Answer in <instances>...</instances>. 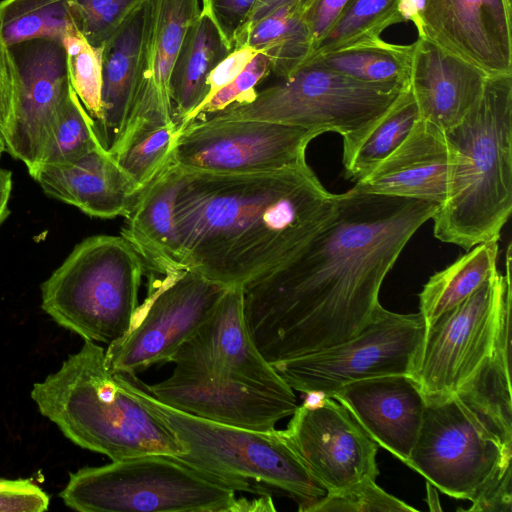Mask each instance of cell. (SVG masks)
Masks as SVG:
<instances>
[{"instance_id":"1","label":"cell","mask_w":512,"mask_h":512,"mask_svg":"<svg viewBox=\"0 0 512 512\" xmlns=\"http://www.w3.org/2000/svg\"><path fill=\"white\" fill-rule=\"evenodd\" d=\"M432 202L338 194L334 214L293 256L243 287L244 314L271 365L347 341L382 308L383 281Z\"/></svg>"},{"instance_id":"2","label":"cell","mask_w":512,"mask_h":512,"mask_svg":"<svg viewBox=\"0 0 512 512\" xmlns=\"http://www.w3.org/2000/svg\"><path fill=\"white\" fill-rule=\"evenodd\" d=\"M337 199L307 162L242 174L181 169L174 202L179 267L244 287L293 256L332 217Z\"/></svg>"},{"instance_id":"3","label":"cell","mask_w":512,"mask_h":512,"mask_svg":"<svg viewBox=\"0 0 512 512\" xmlns=\"http://www.w3.org/2000/svg\"><path fill=\"white\" fill-rule=\"evenodd\" d=\"M420 433L407 466L444 494L473 501L511 469L510 343L456 392L425 397Z\"/></svg>"},{"instance_id":"4","label":"cell","mask_w":512,"mask_h":512,"mask_svg":"<svg viewBox=\"0 0 512 512\" xmlns=\"http://www.w3.org/2000/svg\"><path fill=\"white\" fill-rule=\"evenodd\" d=\"M444 135L449 179L431 218L435 237L466 250L498 241L512 211V74L488 75L479 100Z\"/></svg>"},{"instance_id":"5","label":"cell","mask_w":512,"mask_h":512,"mask_svg":"<svg viewBox=\"0 0 512 512\" xmlns=\"http://www.w3.org/2000/svg\"><path fill=\"white\" fill-rule=\"evenodd\" d=\"M30 395L66 438L112 461L176 458L187 451L165 423L120 385L96 342L84 340L56 372L33 384Z\"/></svg>"},{"instance_id":"6","label":"cell","mask_w":512,"mask_h":512,"mask_svg":"<svg viewBox=\"0 0 512 512\" xmlns=\"http://www.w3.org/2000/svg\"><path fill=\"white\" fill-rule=\"evenodd\" d=\"M120 385L165 423L186 448L176 457L235 491L271 495L280 490L306 512L326 495L281 430L257 431L206 420L153 397L135 375L114 374Z\"/></svg>"},{"instance_id":"7","label":"cell","mask_w":512,"mask_h":512,"mask_svg":"<svg viewBox=\"0 0 512 512\" xmlns=\"http://www.w3.org/2000/svg\"><path fill=\"white\" fill-rule=\"evenodd\" d=\"M145 269L122 236L85 238L41 284V308L84 340L109 345L132 324Z\"/></svg>"},{"instance_id":"8","label":"cell","mask_w":512,"mask_h":512,"mask_svg":"<svg viewBox=\"0 0 512 512\" xmlns=\"http://www.w3.org/2000/svg\"><path fill=\"white\" fill-rule=\"evenodd\" d=\"M409 87L364 83L307 60L290 77L257 91L255 98L204 118L260 120L342 137L346 167L370 130Z\"/></svg>"},{"instance_id":"9","label":"cell","mask_w":512,"mask_h":512,"mask_svg":"<svg viewBox=\"0 0 512 512\" xmlns=\"http://www.w3.org/2000/svg\"><path fill=\"white\" fill-rule=\"evenodd\" d=\"M236 492L174 457L145 455L70 473L59 496L80 512H247Z\"/></svg>"},{"instance_id":"10","label":"cell","mask_w":512,"mask_h":512,"mask_svg":"<svg viewBox=\"0 0 512 512\" xmlns=\"http://www.w3.org/2000/svg\"><path fill=\"white\" fill-rule=\"evenodd\" d=\"M498 269L476 292L426 326L410 376L425 397L456 392L510 334L511 244Z\"/></svg>"},{"instance_id":"11","label":"cell","mask_w":512,"mask_h":512,"mask_svg":"<svg viewBox=\"0 0 512 512\" xmlns=\"http://www.w3.org/2000/svg\"><path fill=\"white\" fill-rule=\"evenodd\" d=\"M425 328L419 312L400 314L382 307L376 318L353 338L272 366L293 390L332 397L355 381L410 375Z\"/></svg>"},{"instance_id":"12","label":"cell","mask_w":512,"mask_h":512,"mask_svg":"<svg viewBox=\"0 0 512 512\" xmlns=\"http://www.w3.org/2000/svg\"><path fill=\"white\" fill-rule=\"evenodd\" d=\"M228 288L190 269L155 279L129 330L105 350L109 370L136 375L152 365L171 362Z\"/></svg>"},{"instance_id":"13","label":"cell","mask_w":512,"mask_h":512,"mask_svg":"<svg viewBox=\"0 0 512 512\" xmlns=\"http://www.w3.org/2000/svg\"><path fill=\"white\" fill-rule=\"evenodd\" d=\"M317 136L268 121L198 118L181 127L171 162L214 174L277 171L306 163L307 146Z\"/></svg>"},{"instance_id":"14","label":"cell","mask_w":512,"mask_h":512,"mask_svg":"<svg viewBox=\"0 0 512 512\" xmlns=\"http://www.w3.org/2000/svg\"><path fill=\"white\" fill-rule=\"evenodd\" d=\"M298 405L282 435L327 493L376 480L378 444L332 397Z\"/></svg>"},{"instance_id":"15","label":"cell","mask_w":512,"mask_h":512,"mask_svg":"<svg viewBox=\"0 0 512 512\" xmlns=\"http://www.w3.org/2000/svg\"><path fill=\"white\" fill-rule=\"evenodd\" d=\"M176 367L245 384L287 399L294 390L260 353L244 314L243 287H229L208 318L173 356Z\"/></svg>"},{"instance_id":"16","label":"cell","mask_w":512,"mask_h":512,"mask_svg":"<svg viewBox=\"0 0 512 512\" xmlns=\"http://www.w3.org/2000/svg\"><path fill=\"white\" fill-rule=\"evenodd\" d=\"M418 36L480 68L512 74V0H402Z\"/></svg>"},{"instance_id":"17","label":"cell","mask_w":512,"mask_h":512,"mask_svg":"<svg viewBox=\"0 0 512 512\" xmlns=\"http://www.w3.org/2000/svg\"><path fill=\"white\" fill-rule=\"evenodd\" d=\"M17 97L4 135L5 151L32 173L40 164L70 82L62 42L34 39L14 45Z\"/></svg>"},{"instance_id":"18","label":"cell","mask_w":512,"mask_h":512,"mask_svg":"<svg viewBox=\"0 0 512 512\" xmlns=\"http://www.w3.org/2000/svg\"><path fill=\"white\" fill-rule=\"evenodd\" d=\"M200 2L147 0L137 90L126 125L114 147L139 129L177 122L170 98V78L185 34L201 11Z\"/></svg>"},{"instance_id":"19","label":"cell","mask_w":512,"mask_h":512,"mask_svg":"<svg viewBox=\"0 0 512 512\" xmlns=\"http://www.w3.org/2000/svg\"><path fill=\"white\" fill-rule=\"evenodd\" d=\"M162 403L226 425L272 431L291 416L297 399L269 394L238 382L221 381L175 366L164 381L145 386Z\"/></svg>"},{"instance_id":"20","label":"cell","mask_w":512,"mask_h":512,"mask_svg":"<svg viewBox=\"0 0 512 512\" xmlns=\"http://www.w3.org/2000/svg\"><path fill=\"white\" fill-rule=\"evenodd\" d=\"M332 398L344 405L367 434L404 464L423 422L426 398L409 374L352 382Z\"/></svg>"},{"instance_id":"21","label":"cell","mask_w":512,"mask_h":512,"mask_svg":"<svg viewBox=\"0 0 512 512\" xmlns=\"http://www.w3.org/2000/svg\"><path fill=\"white\" fill-rule=\"evenodd\" d=\"M449 167L444 131L419 119L405 140L368 175L355 182L353 188L439 206L446 198Z\"/></svg>"},{"instance_id":"22","label":"cell","mask_w":512,"mask_h":512,"mask_svg":"<svg viewBox=\"0 0 512 512\" xmlns=\"http://www.w3.org/2000/svg\"><path fill=\"white\" fill-rule=\"evenodd\" d=\"M30 176L48 196L98 218H127L141 194L104 147L67 163L40 165Z\"/></svg>"},{"instance_id":"23","label":"cell","mask_w":512,"mask_h":512,"mask_svg":"<svg viewBox=\"0 0 512 512\" xmlns=\"http://www.w3.org/2000/svg\"><path fill=\"white\" fill-rule=\"evenodd\" d=\"M488 74L432 41L413 42L409 88L420 119L445 131L457 125L481 97Z\"/></svg>"},{"instance_id":"24","label":"cell","mask_w":512,"mask_h":512,"mask_svg":"<svg viewBox=\"0 0 512 512\" xmlns=\"http://www.w3.org/2000/svg\"><path fill=\"white\" fill-rule=\"evenodd\" d=\"M147 18V0L103 46L102 119L95 124L109 152L118 141L134 102Z\"/></svg>"},{"instance_id":"25","label":"cell","mask_w":512,"mask_h":512,"mask_svg":"<svg viewBox=\"0 0 512 512\" xmlns=\"http://www.w3.org/2000/svg\"><path fill=\"white\" fill-rule=\"evenodd\" d=\"M181 169L170 163L141 192L121 236L142 258L146 268L160 274L181 270L174 220V202Z\"/></svg>"},{"instance_id":"26","label":"cell","mask_w":512,"mask_h":512,"mask_svg":"<svg viewBox=\"0 0 512 512\" xmlns=\"http://www.w3.org/2000/svg\"><path fill=\"white\" fill-rule=\"evenodd\" d=\"M233 49L202 10L190 24L170 78L175 120L181 125L208 94L207 79Z\"/></svg>"},{"instance_id":"27","label":"cell","mask_w":512,"mask_h":512,"mask_svg":"<svg viewBox=\"0 0 512 512\" xmlns=\"http://www.w3.org/2000/svg\"><path fill=\"white\" fill-rule=\"evenodd\" d=\"M248 45L264 53L271 73L290 77L310 57L312 41L304 10L296 5L281 6L242 29L234 47Z\"/></svg>"},{"instance_id":"28","label":"cell","mask_w":512,"mask_h":512,"mask_svg":"<svg viewBox=\"0 0 512 512\" xmlns=\"http://www.w3.org/2000/svg\"><path fill=\"white\" fill-rule=\"evenodd\" d=\"M434 273L419 293V313L428 326L476 292L497 270L498 241L480 243Z\"/></svg>"},{"instance_id":"29","label":"cell","mask_w":512,"mask_h":512,"mask_svg":"<svg viewBox=\"0 0 512 512\" xmlns=\"http://www.w3.org/2000/svg\"><path fill=\"white\" fill-rule=\"evenodd\" d=\"M412 57L413 43L396 44L380 38L308 60L360 82L409 87Z\"/></svg>"},{"instance_id":"30","label":"cell","mask_w":512,"mask_h":512,"mask_svg":"<svg viewBox=\"0 0 512 512\" xmlns=\"http://www.w3.org/2000/svg\"><path fill=\"white\" fill-rule=\"evenodd\" d=\"M71 0H1L0 34L12 47L34 39L63 38L77 28Z\"/></svg>"},{"instance_id":"31","label":"cell","mask_w":512,"mask_h":512,"mask_svg":"<svg viewBox=\"0 0 512 512\" xmlns=\"http://www.w3.org/2000/svg\"><path fill=\"white\" fill-rule=\"evenodd\" d=\"M402 22V0H351L308 59L380 39Z\"/></svg>"},{"instance_id":"32","label":"cell","mask_w":512,"mask_h":512,"mask_svg":"<svg viewBox=\"0 0 512 512\" xmlns=\"http://www.w3.org/2000/svg\"><path fill=\"white\" fill-rule=\"evenodd\" d=\"M180 130L177 122L139 129L109 153L142 192L170 163Z\"/></svg>"},{"instance_id":"33","label":"cell","mask_w":512,"mask_h":512,"mask_svg":"<svg viewBox=\"0 0 512 512\" xmlns=\"http://www.w3.org/2000/svg\"><path fill=\"white\" fill-rule=\"evenodd\" d=\"M419 119L418 107L408 88L362 140L345 167L346 177L357 182L368 175L405 140Z\"/></svg>"},{"instance_id":"34","label":"cell","mask_w":512,"mask_h":512,"mask_svg":"<svg viewBox=\"0 0 512 512\" xmlns=\"http://www.w3.org/2000/svg\"><path fill=\"white\" fill-rule=\"evenodd\" d=\"M103 147L89 115L71 84L52 125L40 165L62 164Z\"/></svg>"},{"instance_id":"35","label":"cell","mask_w":512,"mask_h":512,"mask_svg":"<svg viewBox=\"0 0 512 512\" xmlns=\"http://www.w3.org/2000/svg\"><path fill=\"white\" fill-rule=\"evenodd\" d=\"M69 82L95 124L102 119L103 47L91 45L78 28L62 40Z\"/></svg>"},{"instance_id":"36","label":"cell","mask_w":512,"mask_h":512,"mask_svg":"<svg viewBox=\"0 0 512 512\" xmlns=\"http://www.w3.org/2000/svg\"><path fill=\"white\" fill-rule=\"evenodd\" d=\"M146 0H71L74 22L95 47H103Z\"/></svg>"},{"instance_id":"37","label":"cell","mask_w":512,"mask_h":512,"mask_svg":"<svg viewBox=\"0 0 512 512\" xmlns=\"http://www.w3.org/2000/svg\"><path fill=\"white\" fill-rule=\"evenodd\" d=\"M410 512L416 509L380 488L376 480H366L326 495L306 512Z\"/></svg>"},{"instance_id":"38","label":"cell","mask_w":512,"mask_h":512,"mask_svg":"<svg viewBox=\"0 0 512 512\" xmlns=\"http://www.w3.org/2000/svg\"><path fill=\"white\" fill-rule=\"evenodd\" d=\"M270 73L271 65L268 57L262 52L257 53L233 81L201 103L180 126L218 113L229 106L252 101L257 94L256 86Z\"/></svg>"},{"instance_id":"39","label":"cell","mask_w":512,"mask_h":512,"mask_svg":"<svg viewBox=\"0 0 512 512\" xmlns=\"http://www.w3.org/2000/svg\"><path fill=\"white\" fill-rule=\"evenodd\" d=\"M258 0H201V10L211 17L227 44L235 40L247 24Z\"/></svg>"},{"instance_id":"40","label":"cell","mask_w":512,"mask_h":512,"mask_svg":"<svg viewBox=\"0 0 512 512\" xmlns=\"http://www.w3.org/2000/svg\"><path fill=\"white\" fill-rule=\"evenodd\" d=\"M49 504L47 493L30 479L0 478V512H43Z\"/></svg>"},{"instance_id":"41","label":"cell","mask_w":512,"mask_h":512,"mask_svg":"<svg viewBox=\"0 0 512 512\" xmlns=\"http://www.w3.org/2000/svg\"><path fill=\"white\" fill-rule=\"evenodd\" d=\"M18 85L19 75L13 53L0 34V138L2 140L17 97Z\"/></svg>"},{"instance_id":"42","label":"cell","mask_w":512,"mask_h":512,"mask_svg":"<svg viewBox=\"0 0 512 512\" xmlns=\"http://www.w3.org/2000/svg\"><path fill=\"white\" fill-rule=\"evenodd\" d=\"M259 52L248 45L234 47L209 74L207 79L208 94L203 102L233 81Z\"/></svg>"},{"instance_id":"43","label":"cell","mask_w":512,"mask_h":512,"mask_svg":"<svg viewBox=\"0 0 512 512\" xmlns=\"http://www.w3.org/2000/svg\"><path fill=\"white\" fill-rule=\"evenodd\" d=\"M350 1L351 0H315L305 10L304 18L310 32L312 52Z\"/></svg>"},{"instance_id":"44","label":"cell","mask_w":512,"mask_h":512,"mask_svg":"<svg viewBox=\"0 0 512 512\" xmlns=\"http://www.w3.org/2000/svg\"><path fill=\"white\" fill-rule=\"evenodd\" d=\"M467 511L510 512L512 504L511 469L491 480L472 501Z\"/></svg>"},{"instance_id":"45","label":"cell","mask_w":512,"mask_h":512,"mask_svg":"<svg viewBox=\"0 0 512 512\" xmlns=\"http://www.w3.org/2000/svg\"><path fill=\"white\" fill-rule=\"evenodd\" d=\"M315 0H258L252 14L247 22V24L242 28L255 23L262 17L266 16L270 12L275 9L285 6V5H296L305 10L314 2Z\"/></svg>"},{"instance_id":"46","label":"cell","mask_w":512,"mask_h":512,"mask_svg":"<svg viewBox=\"0 0 512 512\" xmlns=\"http://www.w3.org/2000/svg\"><path fill=\"white\" fill-rule=\"evenodd\" d=\"M12 191V173L0 167V225L10 214L9 201Z\"/></svg>"},{"instance_id":"47","label":"cell","mask_w":512,"mask_h":512,"mask_svg":"<svg viewBox=\"0 0 512 512\" xmlns=\"http://www.w3.org/2000/svg\"><path fill=\"white\" fill-rule=\"evenodd\" d=\"M4 151H5V145H4L3 140L0 138V157Z\"/></svg>"}]
</instances>
